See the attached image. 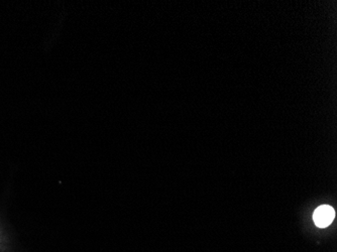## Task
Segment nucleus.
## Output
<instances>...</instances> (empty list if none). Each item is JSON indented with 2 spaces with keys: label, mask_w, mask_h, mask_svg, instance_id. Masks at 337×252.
<instances>
[{
  "label": "nucleus",
  "mask_w": 337,
  "mask_h": 252,
  "mask_svg": "<svg viewBox=\"0 0 337 252\" xmlns=\"http://www.w3.org/2000/svg\"><path fill=\"white\" fill-rule=\"evenodd\" d=\"M334 209L328 205H322L318 207L313 214V220L315 222V225L319 228H325L329 226L334 220Z\"/></svg>",
  "instance_id": "1"
}]
</instances>
